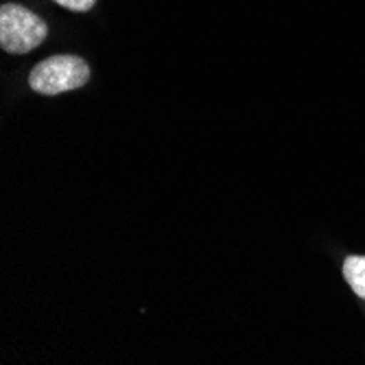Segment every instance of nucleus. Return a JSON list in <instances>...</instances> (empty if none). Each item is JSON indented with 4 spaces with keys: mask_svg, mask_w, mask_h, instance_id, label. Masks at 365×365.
Wrapping results in <instances>:
<instances>
[{
    "mask_svg": "<svg viewBox=\"0 0 365 365\" xmlns=\"http://www.w3.org/2000/svg\"><path fill=\"white\" fill-rule=\"evenodd\" d=\"M48 36L46 22L20 5H5L0 9V46L7 53L22 55L38 48Z\"/></svg>",
    "mask_w": 365,
    "mask_h": 365,
    "instance_id": "nucleus-2",
    "label": "nucleus"
},
{
    "mask_svg": "<svg viewBox=\"0 0 365 365\" xmlns=\"http://www.w3.org/2000/svg\"><path fill=\"white\" fill-rule=\"evenodd\" d=\"M90 79V66L75 55H55L31 71L29 86L46 96H57L75 88H83Z\"/></svg>",
    "mask_w": 365,
    "mask_h": 365,
    "instance_id": "nucleus-1",
    "label": "nucleus"
},
{
    "mask_svg": "<svg viewBox=\"0 0 365 365\" xmlns=\"http://www.w3.org/2000/svg\"><path fill=\"white\" fill-rule=\"evenodd\" d=\"M55 3L71 11H90L96 0H55Z\"/></svg>",
    "mask_w": 365,
    "mask_h": 365,
    "instance_id": "nucleus-4",
    "label": "nucleus"
},
{
    "mask_svg": "<svg viewBox=\"0 0 365 365\" xmlns=\"http://www.w3.org/2000/svg\"><path fill=\"white\" fill-rule=\"evenodd\" d=\"M344 278L352 291L365 300V256H348L344 262Z\"/></svg>",
    "mask_w": 365,
    "mask_h": 365,
    "instance_id": "nucleus-3",
    "label": "nucleus"
}]
</instances>
